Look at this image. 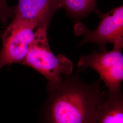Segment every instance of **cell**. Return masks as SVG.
Returning a JSON list of instances; mask_svg holds the SVG:
<instances>
[{
  "label": "cell",
  "instance_id": "cell-3",
  "mask_svg": "<svg viewBox=\"0 0 123 123\" xmlns=\"http://www.w3.org/2000/svg\"><path fill=\"white\" fill-rule=\"evenodd\" d=\"M95 12L100 18L95 30L88 29L79 22L75 25V34L83 37L79 45L88 43H95L99 46L102 52L106 51V44L110 43L113 44V48L123 49V6L117 7L108 13H102L98 10Z\"/></svg>",
  "mask_w": 123,
  "mask_h": 123
},
{
  "label": "cell",
  "instance_id": "cell-4",
  "mask_svg": "<svg viewBox=\"0 0 123 123\" xmlns=\"http://www.w3.org/2000/svg\"><path fill=\"white\" fill-rule=\"evenodd\" d=\"M37 28L34 22L13 18L2 35L0 70L14 63H21L26 56Z\"/></svg>",
  "mask_w": 123,
  "mask_h": 123
},
{
  "label": "cell",
  "instance_id": "cell-1",
  "mask_svg": "<svg viewBox=\"0 0 123 123\" xmlns=\"http://www.w3.org/2000/svg\"><path fill=\"white\" fill-rule=\"evenodd\" d=\"M99 79L85 83L79 72L61 82L47 85L42 123H95L98 108L107 97Z\"/></svg>",
  "mask_w": 123,
  "mask_h": 123
},
{
  "label": "cell",
  "instance_id": "cell-5",
  "mask_svg": "<svg viewBox=\"0 0 123 123\" xmlns=\"http://www.w3.org/2000/svg\"><path fill=\"white\" fill-rule=\"evenodd\" d=\"M122 49L113 48L110 52H93L80 56L78 63L79 71L88 68L96 71L99 75L108 91H116L121 89L123 80Z\"/></svg>",
  "mask_w": 123,
  "mask_h": 123
},
{
  "label": "cell",
  "instance_id": "cell-9",
  "mask_svg": "<svg viewBox=\"0 0 123 123\" xmlns=\"http://www.w3.org/2000/svg\"><path fill=\"white\" fill-rule=\"evenodd\" d=\"M7 0H0V21L5 23L13 16V7L7 5Z\"/></svg>",
  "mask_w": 123,
  "mask_h": 123
},
{
  "label": "cell",
  "instance_id": "cell-7",
  "mask_svg": "<svg viewBox=\"0 0 123 123\" xmlns=\"http://www.w3.org/2000/svg\"><path fill=\"white\" fill-rule=\"evenodd\" d=\"M95 123H123V95L121 89L107 91L98 111Z\"/></svg>",
  "mask_w": 123,
  "mask_h": 123
},
{
  "label": "cell",
  "instance_id": "cell-6",
  "mask_svg": "<svg viewBox=\"0 0 123 123\" xmlns=\"http://www.w3.org/2000/svg\"><path fill=\"white\" fill-rule=\"evenodd\" d=\"M61 8L58 0H18L13 18L35 23L37 27H49L53 16Z\"/></svg>",
  "mask_w": 123,
  "mask_h": 123
},
{
  "label": "cell",
  "instance_id": "cell-8",
  "mask_svg": "<svg viewBox=\"0 0 123 123\" xmlns=\"http://www.w3.org/2000/svg\"><path fill=\"white\" fill-rule=\"evenodd\" d=\"M61 7L65 9L68 14L76 19L84 18L95 12L97 0H58Z\"/></svg>",
  "mask_w": 123,
  "mask_h": 123
},
{
  "label": "cell",
  "instance_id": "cell-2",
  "mask_svg": "<svg viewBox=\"0 0 123 123\" xmlns=\"http://www.w3.org/2000/svg\"><path fill=\"white\" fill-rule=\"evenodd\" d=\"M48 29L44 26L36 28L34 38L21 63L43 75L49 84H55L61 82L63 75L67 77L73 74L74 65L64 55L53 53L48 39Z\"/></svg>",
  "mask_w": 123,
  "mask_h": 123
}]
</instances>
